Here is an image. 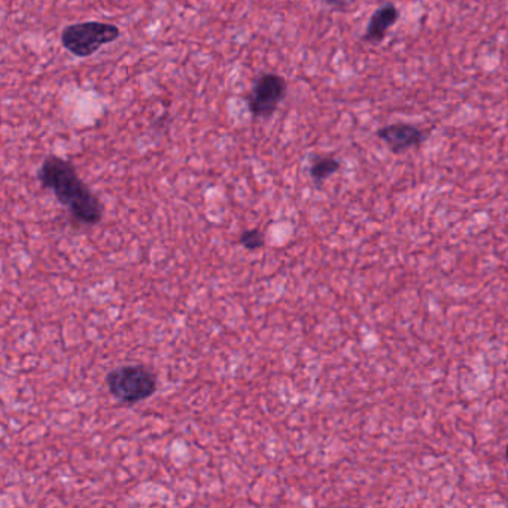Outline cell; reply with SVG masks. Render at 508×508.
<instances>
[{
    "instance_id": "7",
    "label": "cell",
    "mask_w": 508,
    "mask_h": 508,
    "mask_svg": "<svg viewBox=\"0 0 508 508\" xmlns=\"http://www.w3.org/2000/svg\"><path fill=\"white\" fill-rule=\"evenodd\" d=\"M340 170V162L334 157H315L312 160L311 178L316 185H321L323 182L331 178L333 175Z\"/></svg>"
},
{
    "instance_id": "3",
    "label": "cell",
    "mask_w": 508,
    "mask_h": 508,
    "mask_svg": "<svg viewBox=\"0 0 508 508\" xmlns=\"http://www.w3.org/2000/svg\"><path fill=\"white\" fill-rule=\"evenodd\" d=\"M120 35V28L111 23L85 21L63 28L60 41L73 56L85 58L96 54L101 47L117 41Z\"/></svg>"
},
{
    "instance_id": "1",
    "label": "cell",
    "mask_w": 508,
    "mask_h": 508,
    "mask_svg": "<svg viewBox=\"0 0 508 508\" xmlns=\"http://www.w3.org/2000/svg\"><path fill=\"white\" fill-rule=\"evenodd\" d=\"M37 181L53 191L57 202L66 207L77 221L96 226L103 217L101 200L78 176L75 165L57 155H48L37 170Z\"/></svg>"
},
{
    "instance_id": "8",
    "label": "cell",
    "mask_w": 508,
    "mask_h": 508,
    "mask_svg": "<svg viewBox=\"0 0 508 508\" xmlns=\"http://www.w3.org/2000/svg\"><path fill=\"white\" fill-rule=\"evenodd\" d=\"M238 242H240V245H242L245 249L259 250L264 247L266 240H264V234L255 228V230L243 231V233L240 234Z\"/></svg>"
},
{
    "instance_id": "4",
    "label": "cell",
    "mask_w": 508,
    "mask_h": 508,
    "mask_svg": "<svg viewBox=\"0 0 508 508\" xmlns=\"http://www.w3.org/2000/svg\"><path fill=\"white\" fill-rule=\"evenodd\" d=\"M287 96V81L276 73H262L248 97V110L255 118H270Z\"/></svg>"
},
{
    "instance_id": "6",
    "label": "cell",
    "mask_w": 508,
    "mask_h": 508,
    "mask_svg": "<svg viewBox=\"0 0 508 508\" xmlns=\"http://www.w3.org/2000/svg\"><path fill=\"white\" fill-rule=\"evenodd\" d=\"M399 13L394 5H385L377 9L368 23L367 30L364 33L363 39L370 44H379L386 37V33L392 26L398 21Z\"/></svg>"
},
{
    "instance_id": "5",
    "label": "cell",
    "mask_w": 508,
    "mask_h": 508,
    "mask_svg": "<svg viewBox=\"0 0 508 508\" xmlns=\"http://www.w3.org/2000/svg\"><path fill=\"white\" fill-rule=\"evenodd\" d=\"M377 138L386 143L391 153H407V151L418 148L424 142L425 134L416 125L407 122H397V124L386 125L377 130Z\"/></svg>"
},
{
    "instance_id": "2",
    "label": "cell",
    "mask_w": 508,
    "mask_h": 508,
    "mask_svg": "<svg viewBox=\"0 0 508 508\" xmlns=\"http://www.w3.org/2000/svg\"><path fill=\"white\" fill-rule=\"evenodd\" d=\"M106 385L118 401L132 406L142 403L155 394L157 377L153 371L141 364H125L106 375Z\"/></svg>"
},
{
    "instance_id": "9",
    "label": "cell",
    "mask_w": 508,
    "mask_h": 508,
    "mask_svg": "<svg viewBox=\"0 0 508 508\" xmlns=\"http://www.w3.org/2000/svg\"><path fill=\"white\" fill-rule=\"evenodd\" d=\"M505 460H507L508 462V443H507V448H505Z\"/></svg>"
}]
</instances>
